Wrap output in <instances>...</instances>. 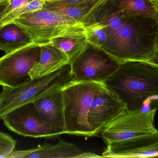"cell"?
<instances>
[{
    "label": "cell",
    "mask_w": 158,
    "mask_h": 158,
    "mask_svg": "<svg viewBox=\"0 0 158 158\" xmlns=\"http://www.w3.org/2000/svg\"><path fill=\"white\" fill-rule=\"evenodd\" d=\"M156 7L158 8V0H150Z\"/></svg>",
    "instance_id": "obj_28"
},
{
    "label": "cell",
    "mask_w": 158,
    "mask_h": 158,
    "mask_svg": "<svg viewBox=\"0 0 158 158\" xmlns=\"http://www.w3.org/2000/svg\"><path fill=\"white\" fill-rule=\"evenodd\" d=\"M155 19L156 22V51H158V8L156 7V13Z\"/></svg>",
    "instance_id": "obj_24"
},
{
    "label": "cell",
    "mask_w": 158,
    "mask_h": 158,
    "mask_svg": "<svg viewBox=\"0 0 158 158\" xmlns=\"http://www.w3.org/2000/svg\"><path fill=\"white\" fill-rule=\"evenodd\" d=\"M11 21L24 29L32 43L40 46L50 43L53 38L85 25L73 18L46 8L21 15Z\"/></svg>",
    "instance_id": "obj_5"
},
{
    "label": "cell",
    "mask_w": 158,
    "mask_h": 158,
    "mask_svg": "<svg viewBox=\"0 0 158 158\" xmlns=\"http://www.w3.org/2000/svg\"><path fill=\"white\" fill-rule=\"evenodd\" d=\"M110 0H98L81 2L46 4L43 8L58 12L75 19L85 25L90 21V16Z\"/></svg>",
    "instance_id": "obj_16"
},
{
    "label": "cell",
    "mask_w": 158,
    "mask_h": 158,
    "mask_svg": "<svg viewBox=\"0 0 158 158\" xmlns=\"http://www.w3.org/2000/svg\"><path fill=\"white\" fill-rule=\"evenodd\" d=\"M105 84L126 105L129 112L158 107V68L148 62L122 63Z\"/></svg>",
    "instance_id": "obj_1"
},
{
    "label": "cell",
    "mask_w": 158,
    "mask_h": 158,
    "mask_svg": "<svg viewBox=\"0 0 158 158\" xmlns=\"http://www.w3.org/2000/svg\"><path fill=\"white\" fill-rule=\"evenodd\" d=\"M6 6V5H3L0 6V28H1V27H2V24H1V15H2V13L4 9Z\"/></svg>",
    "instance_id": "obj_26"
},
{
    "label": "cell",
    "mask_w": 158,
    "mask_h": 158,
    "mask_svg": "<svg viewBox=\"0 0 158 158\" xmlns=\"http://www.w3.org/2000/svg\"><path fill=\"white\" fill-rule=\"evenodd\" d=\"M46 4L65 3L81 2H91L98 0H45Z\"/></svg>",
    "instance_id": "obj_23"
},
{
    "label": "cell",
    "mask_w": 158,
    "mask_h": 158,
    "mask_svg": "<svg viewBox=\"0 0 158 158\" xmlns=\"http://www.w3.org/2000/svg\"><path fill=\"white\" fill-rule=\"evenodd\" d=\"M121 64L102 49L88 43L86 48L70 64L72 81L105 83Z\"/></svg>",
    "instance_id": "obj_7"
},
{
    "label": "cell",
    "mask_w": 158,
    "mask_h": 158,
    "mask_svg": "<svg viewBox=\"0 0 158 158\" xmlns=\"http://www.w3.org/2000/svg\"><path fill=\"white\" fill-rule=\"evenodd\" d=\"M2 120L8 130L24 137L53 138L64 134L44 122L33 102L10 111Z\"/></svg>",
    "instance_id": "obj_9"
},
{
    "label": "cell",
    "mask_w": 158,
    "mask_h": 158,
    "mask_svg": "<svg viewBox=\"0 0 158 158\" xmlns=\"http://www.w3.org/2000/svg\"><path fill=\"white\" fill-rule=\"evenodd\" d=\"M50 43L64 53L71 64L88 45L85 25L53 38Z\"/></svg>",
    "instance_id": "obj_15"
},
{
    "label": "cell",
    "mask_w": 158,
    "mask_h": 158,
    "mask_svg": "<svg viewBox=\"0 0 158 158\" xmlns=\"http://www.w3.org/2000/svg\"><path fill=\"white\" fill-rule=\"evenodd\" d=\"M118 9L128 16L155 18L156 7L150 0H110Z\"/></svg>",
    "instance_id": "obj_18"
},
{
    "label": "cell",
    "mask_w": 158,
    "mask_h": 158,
    "mask_svg": "<svg viewBox=\"0 0 158 158\" xmlns=\"http://www.w3.org/2000/svg\"><path fill=\"white\" fill-rule=\"evenodd\" d=\"M106 88L105 83L72 81L62 88L65 134L85 138L96 135L88 123V112L94 96Z\"/></svg>",
    "instance_id": "obj_3"
},
{
    "label": "cell",
    "mask_w": 158,
    "mask_h": 158,
    "mask_svg": "<svg viewBox=\"0 0 158 158\" xmlns=\"http://www.w3.org/2000/svg\"><path fill=\"white\" fill-rule=\"evenodd\" d=\"M57 143L51 144L45 143L31 149L26 158H101L92 152H83L73 143H67L58 138Z\"/></svg>",
    "instance_id": "obj_13"
},
{
    "label": "cell",
    "mask_w": 158,
    "mask_h": 158,
    "mask_svg": "<svg viewBox=\"0 0 158 158\" xmlns=\"http://www.w3.org/2000/svg\"><path fill=\"white\" fill-rule=\"evenodd\" d=\"M16 143V141L9 135L0 131V158H9Z\"/></svg>",
    "instance_id": "obj_21"
},
{
    "label": "cell",
    "mask_w": 158,
    "mask_h": 158,
    "mask_svg": "<svg viewBox=\"0 0 158 158\" xmlns=\"http://www.w3.org/2000/svg\"><path fill=\"white\" fill-rule=\"evenodd\" d=\"M70 65L51 74L35 79L18 87H2L0 93V120L6 114L72 81Z\"/></svg>",
    "instance_id": "obj_4"
},
{
    "label": "cell",
    "mask_w": 158,
    "mask_h": 158,
    "mask_svg": "<svg viewBox=\"0 0 158 158\" xmlns=\"http://www.w3.org/2000/svg\"><path fill=\"white\" fill-rule=\"evenodd\" d=\"M103 157H158V130L151 135L138 137L121 144L110 149H106Z\"/></svg>",
    "instance_id": "obj_11"
},
{
    "label": "cell",
    "mask_w": 158,
    "mask_h": 158,
    "mask_svg": "<svg viewBox=\"0 0 158 158\" xmlns=\"http://www.w3.org/2000/svg\"><path fill=\"white\" fill-rule=\"evenodd\" d=\"M156 22L148 17H130L108 37L102 50L121 64L130 61L148 62L156 52Z\"/></svg>",
    "instance_id": "obj_2"
},
{
    "label": "cell",
    "mask_w": 158,
    "mask_h": 158,
    "mask_svg": "<svg viewBox=\"0 0 158 158\" xmlns=\"http://www.w3.org/2000/svg\"><path fill=\"white\" fill-rule=\"evenodd\" d=\"M127 111L126 105L106 87L94 96L87 120L91 129L97 135L112 121Z\"/></svg>",
    "instance_id": "obj_10"
},
{
    "label": "cell",
    "mask_w": 158,
    "mask_h": 158,
    "mask_svg": "<svg viewBox=\"0 0 158 158\" xmlns=\"http://www.w3.org/2000/svg\"><path fill=\"white\" fill-rule=\"evenodd\" d=\"M40 46L31 44L0 58V86L18 87L31 79L30 70L39 61Z\"/></svg>",
    "instance_id": "obj_8"
},
{
    "label": "cell",
    "mask_w": 158,
    "mask_h": 158,
    "mask_svg": "<svg viewBox=\"0 0 158 158\" xmlns=\"http://www.w3.org/2000/svg\"><path fill=\"white\" fill-rule=\"evenodd\" d=\"M147 62L158 68V51H156L153 57Z\"/></svg>",
    "instance_id": "obj_25"
},
{
    "label": "cell",
    "mask_w": 158,
    "mask_h": 158,
    "mask_svg": "<svg viewBox=\"0 0 158 158\" xmlns=\"http://www.w3.org/2000/svg\"><path fill=\"white\" fill-rule=\"evenodd\" d=\"M46 4L45 0H32L27 4L19 13L16 18L21 15L28 14L43 9Z\"/></svg>",
    "instance_id": "obj_22"
},
{
    "label": "cell",
    "mask_w": 158,
    "mask_h": 158,
    "mask_svg": "<svg viewBox=\"0 0 158 158\" xmlns=\"http://www.w3.org/2000/svg\"><path fill=\"white\" fill-rule=\"evenodd\" d=\"M62 88L56 89L33 102L44 122L64 132L65 122ZM65 134V132H64Z\"/></svg>",
    "instance_id": "obj_12"
},
{
    "label": "cell",
    "mask_w": 158,
    "mask_h": 158,
    "mask_svg": "<svg viewBox=\"0 0 158 158\" xmlns=\"http://www.w3.org/2000/svg\"><path fill=\"white\" fill-rule=\"evenodd\" d=\"M10 0H0V6L3 5H6V4Z\"/></svg>",
    "instance_id": "obj_27"
},
{
    "label": "cell",
    "mask_w": 158,
    "mask_h": 158,
    "mask_svg": "<svg viewBox=\"0 0 158 158\" xmlns=\"http://www.w3.org/2000/svg\"><path fill=\"white\" fill-rule=\"evenodd\" d=\"M156 110L127 111L112 121L100 132L106 146V149L157 132L155 125Z\"/></svg>",
    "instance_id": "obj_6"
},
{
    "label": "cell",
    "mask_w": 158,
    "mask_h": 158,
    "mask_svg": "<svg viewBox=\"0 0 158 158\" xmlns=\"http://www.w3.org/2000/svg\"><path fill=\"white\" fill-rule=\"evenodd\" d=\"M85 28L88 43L102 49L107 41L106 26L94 20L92 23L85 25Z\"/></svg>",
    "instance_id": "obj_19"
},
{
    "label": "cell",
    "mask_w": 158,
    "mask_h": 158,
    "mask_svg": "<svg viewBox=\"0 0 158 158\" xmlns=\"http://www.w3.org/2000/svg\"><path fill=\"white\" fill-rule=\"evenodd\" d=\"M40 48V60L29 73L31 79L48 75L70 65L66 55L51 44L41 45Z\"/></svg>",
    "instance_id": "obj_14"
},
{
    "label": "cell",
    "mask_w": 158,
    "mask_h": 158,
    "mask_svg": "<svg viewBox=\"0 0 158 158\" xmlns=\"http://www.w3.org/2000/svg\"><path fill=\"white\" fill-rule=\"evenodd\" d=\"M32 0H10L6 4L1 15L2 25L8 23L16 18L18 14Z\"/></svg>",
    "instance_id": "obj_20"
},
{
    "label": "cell",
    "mask_w": 158,
    "mask_h": 158,
    "mask_svg": "<svg viewBox=\"0 0 158 158\" xmlns=\"http://www.w3.org/2000/svg\"><path fill=\"white\" fill-rule=\"evenodd\" d=\"M32 44L27 32L15 22H8L0 28V50L6 53Z\"/></svg>",
    "instance_id": "obj_17"
}]
</instances>
